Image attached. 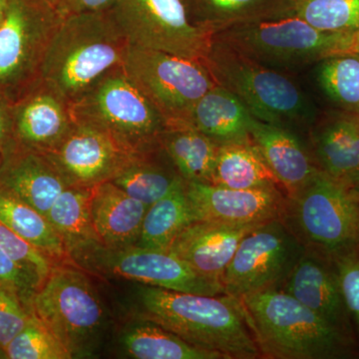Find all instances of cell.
I'll list each match as a JSON object with an SVG mask.
<instances>
[{"label": "cell", "instance_id": "1", "mask_svg": "<svg viewBox=\"0 0 359 359\" xmlns=\"http://www.w3.org/2000/svg\"><path fill=\"white\" fill-rule=\"evenodd\" d=\"M137 316L154 321L188 344L224 359L262 358L240 299L142 285Z\"/></svg>", "mask_w": 359, "mask_h": 359}, {"label": "cell", "instance_id": "2", "mask_svg": "<svg viewBox=\"0 0 359 359\" xmlns=\"http://www.w3.org/2000/svg\"><path fill=\"white\" fill-rule=\"evenodd\" d=\"M238 299L262 358H359L355 340L328 325L285 290H261Z\"/></svg>", "mask_w": 359, "mask_h": 359}, {"label": "cell", "instance_id": "3", "mask_svg": "<svg viewBox=\"0 0 359 359\" xmlns=\"http://www.w3.org/2000/svg\"><path fill=\"white\" fill-rule=\"evenodd\" d=\"M129 45L111 11L68 14L49 45L41 81L72 104L122 67Z\"/></svg>", "mask_w": 359, "mask_h": 359}, {"label": "cell", "instance_id": "4", "mask_svg": "<svg viewBox=\"0 0 359 359\" xmlns=\"http://www.w3.org/2000/svg\"><path fill=\"white\" fill-rule=\"evenodd\" d=\"M91 273L69 259L57 262L32 299V313L72 358H95L109 316Z\"/></svg>", "mask_w": 359, "mask_h": 359}, {"label": "cell", "instance_id": "5", "mask_svg": "<svg viewBox=\"0 0 359 359\" xmlns=\"http://www.w3.org/2000/svg\"><path fill=\"white\" fill-rule=\"evenodd\" d=\"M203 63L216 84L238 97L257 120L285 127L313 122L316 114L309 99L278 70L215 37Z\"/></svg>", "mask_w": 359, "mask_h": 359}, {"label": "cell", "instance_id": "6", "mask_svg": "<svg viewBox=\"0 0 359 359\" xmlns=\"http://www.w3.org/2000/svg\"><path fill=\"white\" fill-rule=\"evenodd\" d=\"M283 219L306 249L334 261L358 255L359 201L344 182L321 170L287 199Z\"/></svg>", "mask_w": 359, "mask_h": 359}, {"label": "cell", "instance_id": "7", "mask_svg": "<svg viewBox=\"0 0 359 359\" xmlns=\"http://www.w3.org/2000/svg\"><path fill=\"white\" fill-rule=\"evenodd\" d=\"M74 122L109 134L130 151L159 147L166 121L122 67L111 71L70 104Z\"/></svg>", "mask_w": 359, "mask_h": 359}, {"label": "cell", "instance_id": "8", "mask_svg": "<svg viewBox=\"0 0 359 359\" xmlns=\"http://www.w3.org/2000/svg\"><path fill=\"white\" fill-rule=\"evenodd\" d=\"M65 18L48 0H7L0 22V92L11 105L41 82L45 56Z\"/></svg>", "mask_w": 359, "mask_h": 359}, {"label": "cell", "instance_id": "9", "mask_svg": "<svg viewBox=\"0 0 359 359\" xmlns=\"http://www.w3.org/2000/svg\"><path fill=\"white\" fill-rule=\"evenodd\" d=\"M122 70L167 127L187 126L196 104L216 85L203 61L135 45H129Z\"/></svg>", "mask_w": 359, "mask_h": 359}, {"label": "cell", "instance_id": "10", "mask_svg": "<svg viewBox=\"0 0 359 359\" xmlns=\"http://www.w3.org/2000/svg\"><path fill=\"white\" fill-rule=\"evenodd\" d=\"M68 259L91 276L130 280L175 292L226 294L223 285L201 276L169 252L136 245L110 248L99 241H91L71 250Z\"/></svg>", "mask_w": 359, "mask_h": 359}, {"label": "cell", "instance_id": "11", "mask_svg": "<svg viewBox=\"0 0 359 359\" xmlns=\"http://www.w3.org/2000/svg\"><path fill=\"white\" fill-rule=\"evenodd\" d=\"M344 35L320 32L297 18H285L233 26L212 37L273 68L320 62L334 55Z\"/></svg>", "mask_w": 359, "mask_h": 359}, {"label": "cell", "instance_id": "12", "mask_svg": "<svg viewBox=\"0 0 359 359\" xmlns=\"http://www.w3.org/2000/svg\"><path fill=\"white\" fill-rule=\"evenodd\" d=\"M304 252L306 247L285 219L259 224L242 238L224 271V292L240 299L282 289Z\"/></svg>", "mask_w": 359, "mask_h": 359}, {"label": "cell", "instance_id": "13", "mask_svg": "<svg viewBox=\"0 0 359 359\" xmlns=\"http://www.w3.org/2000/svg\"><path fill=\"white\" fill-rule=\"evenodd\" d=\"M110 11L130 45L203 61L211 44L183 0H117Z\"/></svg>", "mask_w": 359, "mask_h": 359}, {"label": "cell", "instance_id": "14", "mask_svg": "<svg viewBox=\"0 0 359 359\" xmlns=\"http://www.w3.org/2000/svg\"><path fill=\"white\" fill-rule=\"evenodd\" d=\"M45 154L68 186L95 188L114 178L137 153L109 134L75 122L57 147Z\"/></svg>", "mask_w": 359, "mask_h": 359}, {"label": "cell", "instance_id": "15", "mask_svg": "<svg viewBox=\"0 0 359 359\" xmlns=\"http://www.w3.org/2000/svg\"><path fill=\"white\" fill-rule=\"evenodd\" d=\"M186 192L198 221L259 224L285 219L287 196L282 189L237 190L186 181Z\"/></svg>", "mask_w": 359, "mask_h": 359}, {"label": "cell", "instance_id": "16", "mask_svg": "<svg viewBox=\"0 0 359 359\" xmlns=\"http://www.w3.org/2000/svg\"><path fill=\"white\" fill-rule=\"evenodd\" d=\"M280 290L356 341L334 259L306 248Z\"/></svg>", "mask_w": 359, "mask_h": 359}, {"label": "cell", "instance_id": "17", "mask_svg": "<svg viewBox=\"0 0 359 359\" xmlns=\"http://www.w3.org/2000/svg\"><path fill=\"white\" fill-rule=\"evenodd\" d=\"M11 113L15 143L41 153L57 147L75 123L70 104L42 81L11 106Z\"/></svg>", "mask_w": 359, "mask_h": 359}, {"label": "cell", "instance_id": "18", "mask_svg": "<svg viewBox=\"0 0 359 359\" xmlns=\"http://www.w3.org/2000/svg\"><path fill=\"white\" fill-rule=\"evenodd\" d=\"M259 224L196 221L180 233L168 252L201 276L223 285L224 271L238 244Z\"/></svg>", "mask_w": 359, "mask_h": 359}, {"label": "cell", "instance_id": "19", "mask_svg": "<svg viewBox=\"0 0 359 359\" xmlns=\"http://www.w3.org/2000/svg\"><path fill=\"white\" fill-rule=\"evenodd\" d=\"M0 186L44 216L69 187L48 156L18 144L2 158Z\"/></svg>", "mask_w": 359, "mask_h": 359}, {"label": "cell", "instance_id": "20", "mask_svg": "<svg viewBox=\"0 0 359 359\" xmlns=\"http://www.w3.org/2000/svg\"><path fill=\"white\" fill-rule=\"evenodd\" d=\"M250 137L287 199L302 190L320 171L313 154L287 127L254 118Z\"/></svg>", "mask_w": 359, "mask_h": 359}, {"label": "cell", "instance_id": "21", "mask_svg": "<svg viewBox=\"0 0 359 359\" xmlns=\"http://www.w3.org/2000/svg\"><path fill=\"white\" fill-rule=\"evenodd\" d=\"M148 208L111 181L96 186L91 219L99 242L110 248L136 245Z\"/></svg>", "mask_w": 359, "mask_h": 359}, {"label": "cell", "instance_id": "22", "mask_svg": "<svg viewBox=\"0 0 359 359\" xmlns=\"http://www.w3.org/2000/svg\"><path fill=\"white\" fill-rule=\"evenodd\" d=\"M311 139L316 164L332 178L341 181L359 167V113H327L314 126Z\"/></svg>", "mask_w": 359, "mask_h": 359}, {"label": "cell", "instance_id": "23", "mask_svg": "<svg viewBox=\"0 0 359 359\" xmlns=\"http://www.w3.org/2000/svg\"><path fill=\"white\" fill-rule=\"evenodd\" d=\"M254 118L238 97L216 84L196 104L187 126L223 145L252 139Z\"/></svg>", "mask_w": 359, "mask_h": 359}, {"label": "cell", "instance_id": "24", "mask_svg": "<svg viewBox=\"0 0 359 359\" xmlns=\"http://www.w3.org/2000/svg\"><path fill=\"white\" fill-rule=\"evenodd\" d=\"M191 20L212 35L233 26L290 18L294 0H183Z\"/></svg>", "mask_w": 359, "mask_h": 359}, {"label": "cell", "instance_id": "25", "mask_svg": "<svg viewBox=\"0 0 359 359\" xmlns=\"http://www.w3.org/2000/svg\"><path fill=\"white\" fill-rule=\"evenodd\" d=\"M119 346L126 358L135 359H224L221 354L188 344L154 321L137 316L119 334Z\"/></svg>", "mask_w": 359, "mask_h": 359}, {"label": "cell", "instance_id": "26", "mask_svg": "<svg viewBox=\"0 0 359 359\" xmlns=\"http://www.w3.org/2000/svg\"><path fill=\"white\" fill-rule=\"evenodd\" d=\"M182 178L163 148L137 153L112 183L130 197L151 205L167 195Z\"/></svg>", "mask_w": 359, "mask_h": 359}, {"label": "cell", "instance_id": "27", "mask_svg": "<svg viewBox=\"0 0 359 359\" xmlns=\"http://www.w3.org/2000/svg\"><path fill=\"white\" fill-rule=\"evenodd\" d=\"M161 147L187 182L212 184L219 145L189 126L167 127Z\"/></svg>", "mask_w": 359, "mask_h": 359}, {"label": "cell", "instance_id": "28", "mask_svg": "<svg viewBox=\"0 0 359 359\" xmlns=\"http://www.w3.org/2000/svg\"><path fill=\"white\" fill-rule=\"evenodd\" d=\"M212 185L237 190L280 187L252 139L219 145Z\"/></svg>", "mask_w": 359, "mask_h": 359}, {"label": "cell", "instance_id": "29", "mask_svg": "<svg viewBox=\"0 0 359 359\" xmlns=\"http://www.w3.org/2000/svg\"><path fill=\"white\" fill-rule=\"evenodd\" d=\"M196 221L183 179L165 197L149 205L136 245L168 252L180 233Z\"/></svg>", "mask_w": 359, "mask_h": 359}, {"label": "cell", "instance_id": "30", "mask_svg": "<svg viewBox=\"0 0 359 359\" xmlns=\"http://www.w3.org/2000/svg\"><path fill=\"white\" fill-rule=\"evenodd\" d=\"M0 221L56 262L67 261L65 243L47 217L1 186Z\"/></svg>", "mask_w": 359, "mask_h": 359}, {"label": "cell", "instance_id": "31", "mask_svg": "<svg viewBox=\"0 0 359 359\" xmlns=\"http://www.w3.org/2000/svg\"><path fill=\"white\" fill-rule=\"evenodd\" d=\"M94 188L69 186L58 196L47 219L65 243L67 254L75 248L98 241L91 219Z\"/></svg>", "mask_w": 359, "mask_h": 359}, {"label": "cell", "instance_id": "32", "mask_svg": "<svg viewBox=\"0 0 359 359\" xmlns=\"http://www.w3.org/2000/svg\"><path fill=\"white\" fill-rule=\"evenodd\" d=\"M318 81L339 109L359 113L358 54H335L320 60Z\"/></svg>", "mask_w": 359, "mask_h": 359}, {"label": "cell", "instance_id": "33", "mask_svg": "<svg viewBox=\"0 0 359 359\" xmlns=\"http://www.w3.org/2000/svg\"><path fill=\"white\" fill-rule=\"evenodd\" d=\"M290 18H297L323 32H359V0H294Z\"/></svg>", "mask_w": 359, "mask_h": 359}, {"label": "cell", "instance_id": "34", "mask_svg": "<svg viewBox=\"0 0 359 359\" xmlns=\"http://www.w3.org/2000/svg\"><path fill=\"white\" fill-rule=\"evenodd\" d=\"M4 349L7 359H72L67 349L34 314Z\"/></svg>", "mask_w": 359, "mask_h": 359}, {"label": "cell", "instance_id": "35", "mask_svg": "<svg viewBox=\"0 0 359 359\" xmlns=\"http://www.w3.org/2000/svg\"><path fill=\"white\" fill-rule=\"evenodd\" d=\"M0 247L16 264L34 276L40 283L46 280L54 264L57 263L48 255L29 244L25 238L0 221Z\"/></svg>", "mask_w": 359, "mask_h": 359}, {"label": "cell", "instance_id": "36", "mask_svg": "<svg viewBox=\"0 0 359 359\" xmlns=\"http://www.w3.org/2000/svg\"><path fill=\"white\" fill-rule=\"evenodd\" d=\"M20 297L0 285V347H6L20 334L32 316Z\"/></svg>", "mask_w": 359, "mask_h": 359}, {"label": "cell", "instance_id": "37", "mask_svg": "<svg viewBox=\"0 0 359 359\" xmlns=\"http://www.w3.org/2000/svg\"><path fill=\"white\" fill-rule=\"evenodd\" d=\"M0 285L11 290L32 311V299L39 289L40 283L34 276L21 268L0 247Z\"/></svg>", "mask_w": 359, "mask_h": 359}, {"label": "cell", "instance_id": "38", "mask_svg": "<svg viewBox=\"0 0 359 359\" xmlns=\"http://www.w3.org/2000/svg\"><path fill=\"white\" fill-rule=\"evenodd\" d=\"M335 262L339 268L342 292L359 346V266L354 262V257Z\"/></svg>", "mask_w": 359, "mask_h": 359}, {"label": "cell", "instance_id": "39", "mask_svg": "<svg viewBox=\"0 0 359 359\" xmlns=\"http://www.w3.org/2000/svg\"><path fill=\"white\" fill-rule=\"evenodd\" d=\"M11 104L0 92V157L4 158L16 145L13 136Z\"/></svg>", "mask_w": 359, "mask_h": 359}, {"label": "cell", "instance_id": "40", "mask_svg": "<svg viewBox=\"0 0 359 359\" xmlns=\"http://www.w3.org/2000/svg\"><path fill=\"white\" fill-rule=\"evenodd\" d=\"M116 1L117 0H69L68 14L107 13L113 8Z\"/></svg>", "mask_w": 359, "mask_h": 359}, {"label": "cell", "instance_id": "41", "mask_svg": "<svg viewBox=\"0 0 359 359\" xmlns=\"http://www.w3.org/2000/svg\"><path fill=\"white\" fill-rule=\"evenodd\" d=\"M342 53H354L359 55V32L344 35L341 43L335 52V54Z\"/></svg>", "mask_w": 359, "mask_h": 359}, {"label": "cell", "instance_id": "42", "mask_svg": "<svg viewBox=\"0 0 359 359\" xmlns=\"http://www.w3.org/2000/svg\"><path fill=\"white\" fill-rule=\"evenodd\" d=\"M346 185L348 186L349 188H355V187H359V167L355 171L353 172L351 175L341 180Z\"/></svg>", "mask_w": 359, "mask_h": 359}, {"label": "cell", "instance_id": "43", "mask_svg": "<svg viewBox=\"0 0 359 359\" xmlns=\"http://www.w3.org/2000/svg\"><path fill=\"white\" fill-rule=\"evenodd\" d=\"M68 1L69 0H48L49 4L55 7L63 16L68 14Z\"/></svg>", "mask_w": 359, "mask_h": 359}, {"label": "cell", "instance_id": "44", "mask_svg": "<svg viewBox=\"0 0 359 359\" xmlns=\"http://www.w3.org/2000/svg\"><path fill=\"white\" fill-rule=\"evenodd\" d=\"M7 4V0H0V22H1L2 18H4V11Z\"/></svg>", "mask_w": 359, "mask_h": 359}, {"label": "cell", "instance_id": "45", "mask_svg": "<svg viewBox=\"0 0 359 359\" xmlns=\"http://www.w3.org/2000/svg\"><path fill=\"white\" fill-rule=\"evenodd\" d=\"M351 192H353L354 197L359 201V187L355 188H351Z\"/></svg>", "mask_w": 359, "mask_h": 359}, {"label": "cell", "instance_id": "46", "mask_svg": "<svg viewBox=\"0 0 359 359\" xmlns=\"http://www.w3.org/2000/svg\"><path fill=\"white\" fill-rule=\"evenodd\" d=\"M0 359H7L6 349L4 347H0Z\"/></svg>", "mask_w": 359, "mask_h": 359}, {"label": "cell", "instance_id": "47", "mask_svg": "<svg viewBox=\"0 0 359 359\" xmlns=\"http://www.w3.org/2000/svg\"><path fill=\"white\" fill-rule=\"evenodd\" d=\"M354 262H355V264L359 266V248L358 250V255H356V257H354Z\"/></svg>", "mask_w": 359, "mask_h": 359}, {"label": "cell", "instance_id": "48", "mask_svg": "<svg viewBox=\"0 0 359 359\" xmlns=\"http://www.w3.org/2000/svg\"><path fill=\"white\" fill-rule=\"evenodd\" d=\"M1 164H2V158L0 157V168H1Z\"/></svg>", "mask_w": 359, "mask_h": 359}]
</instances>
